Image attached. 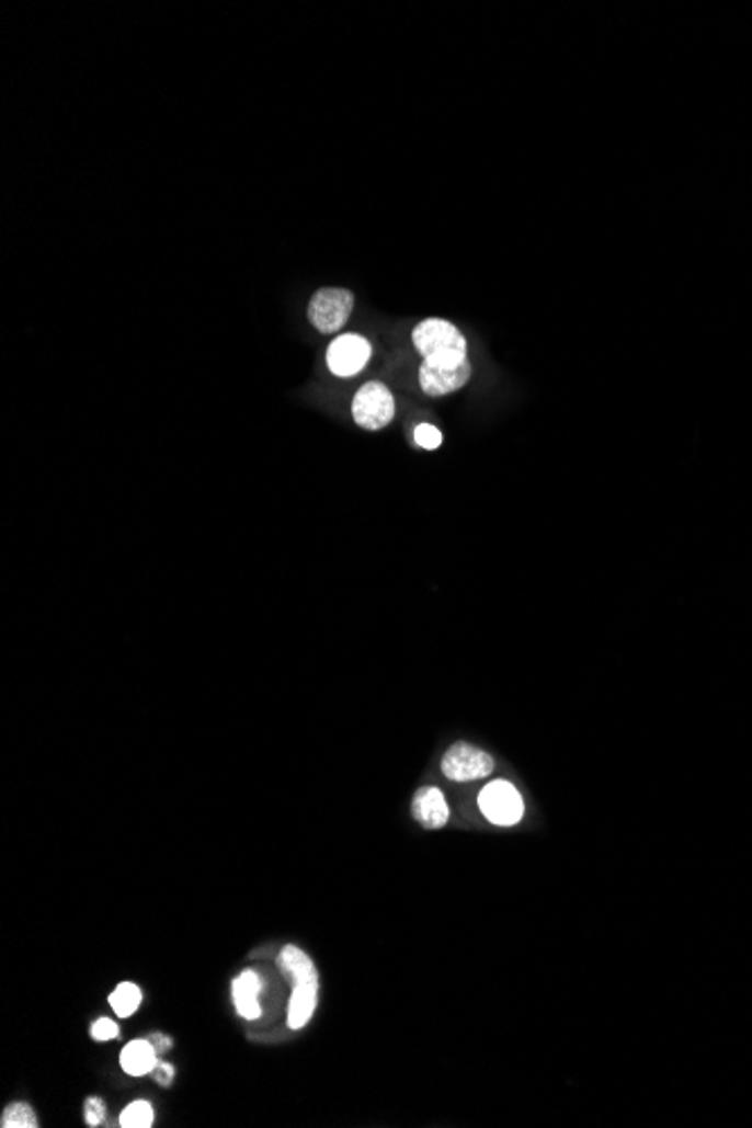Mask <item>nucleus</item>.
<instances>
[{"label":"nucleus","mask_w":752,"mask_h":1128,"mask_svg":"<svg viewBox=\"0 0 752 1128\" xmlns=\"http://www.w3.org/2000/svg\"><path fill=\"white\" fill-rule=\"evenodd\" d=\"M395 397L388 386L379 381H369L361 386L352 401L354 422L365 431H381L395 420Z\"/></svg>","instance_id":"7ed1b4c3"},{"label":"nucleus","mask_w":752,"mask_h":1128,"mask_svg":"<svg viewBox=\"0 0 752 1128\" xmlns=\"http://www.w3.org/2000/svg\"><path fill=\"white\" fill-rule=\"evenodd\" d=\"M151 1079H153L156 1083L164 1085V1089H170V1085H172V1083H174V1079H176V1070H174V1066H170V1063L158 1061V1063H156V1068L151 1070Z\"/></svg>","instance_id":"a211bd4d"},{"label":"nucleus","mask_w":752,"mask_h":1128,"mask_svg":"<svg viewBox=\"0 0 752 1128\" xmlns=\"http://www.w3.org/2000/svg\"><path fill=\"white\" fill-rule=\"evenodd\" d=\"M493 760L471 743H455L442 760V773L453 782H474L491 775Z\"/></svg>","instance_id":"0eeeda50"},{"label":"nucleus","mask_w":752,"mask_h":1128,"mask_svg":"<svg viewBox=\"0 0 752 1128\" xmlns=\"http://www.w3.org/2000/svg\"><path fill=\"white\" fill-rule=\"evenodd\" d=\"M471 379V363L457 358H424L420 386L429 397H446L463 390Z\"/></svg>","instance_id":"20e7f679"},{"label":"nucleus","mask_w":752,"mask_h":1128,"mask_svg":"<svg viewBox=\"0 0 752 1128\" xmlns=\"http://www.w3.org/2000/svg\"><path fill=\"white\" fill-rule=\"evenodd\" d=\"M414 350L424 358H467V339L451 322L429 318L412 331Z\"/></svg>","instance_id":"f03ea898"},{"label":"nucleus","mask_w":752,"mask_h":1128,"mask_svg":"<svg viewBox=\"0 0 752 1128\" xmlns=\"http://www.w3.org/2000/svg\"><path fill=\"white\" fill-rule=\"evenodd\" d=\"M149 1042H151V1046L156 1048L158 1057L167 1055V1052H170V1050L174 1048V1040H172L170 1036H167V1034H162V1032H151V1034H149Z\"/></svg>","instance_id":"6ab92c4d"},{"label":"nucleus","mask_w":752,"mask_h":1128,"mask_svg":"<svg viewBox=\"0 0 752 1128\" xmlns=\"http://www.w3.org/2000/svg\"><path fill=\"white\" fill-rule=\"evenodd\" d=\"M414 442H417V446L433 451L442 444V433L433 424H422L414 429Z\"/></svg>","instance_id":"dca6fc26"},{"label":"nucleus","mask_w":752,"mask_h":1128,"mask_svg":"<svg viewBox=\"0 0 752 1128\" xmlns=\"http://www.w3.org/2000/svg\"><path fill=\"white\" fill-rule=\"evenodd\" d=\"M153 1124V1108L149 1102H134L119 1115L122 1128H149Z\"/></svg>","instance_id":"ddd939ff"},{"label":"nucleus","mask_w":752,"mask_h":1128,"mask_svg":"<svg viewBox=\"0 0 752 1128\" xmlns=\"http://www.w3.org/2000/svg\"><path fill=\"white\" fill-rule=\"evenodd\" d=\"M158 1063V1052L156 1048L149 1042V1038H138V1040H132L127 1048L122 1050L119 1055V1066L122 1070L132 1074V1076H145V1074H151V1070L156 1068Z\"/></svg>","instance_id":"9b49d317"},{"label":"nucleus","mask_w":752,"mask_h":1128,"mask_svg":"<svg viewBox=\"0 0 752 1128\" xmlns=\"http://www.w3.org/2000/svg\"><path fill=\"white\" fill-rule=\"evenodd\" d=\"M369 356L372 345L367 339L358 337V333H343V337H339L329 345L327 365L333 374L347 379V376L358 374L367 365Z\"/></svg>","instance_id":"6e6552de"},{"label":"nucleus","mask_w":752,"mask_h":1128,"mask_svg":"<svg viewBox=\"0 0 752 1128\" xmlns=\"http://www.w3.org/2000/svg\"><path fill=\"white\" fill-rule=\"evenodd\" d=\"M113 1012L119 1016V1018H129L132 1014H136V1010L140 1007L143 1002V991L140 987H136L134 982H122L117 984V989L111 993L109 998Z\"/></svg>","instance_id":"f8f14e48"},{"label":"nucleus","mask_w":752,"mask_h":1128,"mask_svg":"<svg viewBox=\"0 0 752 1128\" xmlns=\"http://www.w3.org/2000/svg\"><path fill=\"white\" fill-rule=\"evenodd\" d=\"M478 805L485 818L500 827H512L521 822L525 811L521 793L505 779L489 782L480 793Z\"/></svg>","instance_id":"423d86ee"},{"label":"nucleus","mask_w":752,"mask_h":1128,"mask_svg":"<svg viewBox=\"0 0 752 1128\" xmlns=\"http://www.w3.org/2000/svg\"><path fill=\"white\" fill-rule=\"evenodd\" d=\"M354 309V296L347 288H320L314 294L307 316L320 333L341 331Z\"/></svg>","instance_id":"39448f33"},{"label":"nucleus","mask_w":752,"mask_h":1128,"mask_svg":"<svg viewBox=\"0 0 752 1128\" xmlns=\"http://www.w3.org/2000/svg\"><path fill=\"white\" fill-rule=\"evenodd\" d=\"M0 1126L3 1128H36L38 1119L32 1106L27 1104H10L0 1117Z\"/></svg>","instance_id":"4468645a"},{"label":"nucleus","mask_w":752,"mask_h":1128,"mask_svg":"<svg viewBox=\"0 0 752 1128\" xmlns=\"http://www.w3.org/2000/svg\"><path fill=\"white\" fill-rule=\"evenodd\" d=\"M260 991H262V980L255 971H243L241 976L235 978L232 982V1000H235V1007L239 1012L241 1018L246 1021H258L260 1014H262V1007H260Z\"/></svg>","instance_id":"9d476101"},{"label":"nucleus","mask_w":752,"mask_h":1128,"mask_svg":"<svg viewBox=\"0 0 752 1128\" xmlns=\"http://www.w3.org/2000/svg\"><path fill=\"white\" fill-rule=\"evenodd\" d=\"M412 816L424 829H440L448 822L451 809L444 793L435 786H424L414 793Z\"/></svg>","instance_id":"1a4fd4ad"},{"label":"nucleus","mask_w":752,"mask_h":1128,"mask_svg":"<svg viewBox=\"0 0 752 1128\" xmlns=\"http://www.w3.org/2000/svg\"><path fill=\"white\" fill-rule=\"evenodd\" d=\"M106 1104L102 1097H89L87 1102H83V1121H87V1126L91 1128H98L106 1121Z\"/></svg>","instance_id":"2eb2a0df"},{"label":"nucleus","mask_w":752,"mask_h":1128,"mask_svg":"<svg viewBox=\"0 0 752 1128\" xmlns=\"http://www.w3.org/2000/svg\"><path fill=\"white\" fill-rule=\"evenodd\" d=\"M277 967L284 976L290 978V984H294V993H290L288 1002V1027L303 1029L311 1021L318 1005V971L311 962V957L294 944H288L280 950Z\"/></svg>","instance_id":"f257e3e1"},{"label":"nucleus","mask_w":752,"mask_h":1128,"mask_svg":"<svg viewBox=\"0 0 752 1128\" xmlns=\"http://www.w3.org/2000/svg\"><path fill=\"white\" fill-rule=\"evenodd\" d=\"M117 1034H119V1029H117V1025L111 1018H100L91 1027V1036L95 1040H100V1042L102 1040H113V1038H117Z\"/></svg>","instance_id":"f3484780"}]
</instances>
